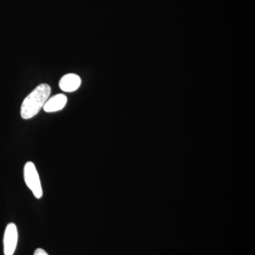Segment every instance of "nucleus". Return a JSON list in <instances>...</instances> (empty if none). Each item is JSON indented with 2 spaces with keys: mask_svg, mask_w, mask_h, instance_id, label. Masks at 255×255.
I'll return each instance as SVG.
<instances>
[{
  "mask_svg": "<svg viewBox=\"0 0 255 255\" xmlns=\"http://www.w3.org/2000/svg\"><path fill=\"white\" fill-rule=\"evenodd\" d=\"M51 92L48 85L42 84L23 100L21 108V116L23 119H30L36 115L44 107Z\"/></svg>",
  "mask_w": 255,
  "mask_h": 255,
  "instance_id": "1",
  "label": "nucleus"
},
{
  "mask_svg": "<svg viewBox=\"0 0 255 255\" xmlns=\"http://www.w3.org/2000/svg\"><path fill=\"white\" fill-rule=\"evenodd\" d=\"M33 255H49L48 253H46L44 250L41 249V248H38V249L36 250L34 252V254Z\"/></svg>",
  "mask_w": 255,
  "mask_h": 255,
  "instance_id": "6",
  "label": "nucleus"
},
{
  "mask_svg": "<svg viewBox=\"0 0 255 255\" xmlns=\"http://www.w3.org/2000/svg\"><path fill=\"white\" fill-rule=\"evenodd\" d=\"M23 178L28 189L33 193L36 199H41L43 196V189L39 174L34 163L27 162L23 167Z\"/></svg>",
  "mask_w": 255,
  "mask_h": 255,
  "instance_id": "2",
  "label": "nucleus"
},
{
  "mask_svg": "<svg viewBox=\"0 0 255 255\" xmlns=\"http://www.w3.org/2000/svg\"><path fill=\"white\" fill-rule=\"evenodd\" d=\"M18 242L17 228L14 223H9L5 230L4 253L5 255H13L16 251Z\"/></svg>",
  "mask_w": 255,
  "mask_h": 255,
  "instance_id": "3",
  "label": "nucleus"
},
{
  "mask_svg": "<svg viewBox=\"0 0 255 255\" xmlns=\"http://www.w3.org/2000/svg\"><path fill=\"white\" fill-rule=\"evenodd\" d=\"M66 96L60 94V95L53 96L49 100L47 101L43 107V110L48 113L58 112L63 110L66 105Z\"/></svg>",
  "mask_w": 255,
  "mask_h": 255,
  "instance_id": "5",
  "label": "nucleus"
},
{
  "mask_svg": "<svg viewBox=\"0 0 255 255\" xmlns=\"http://www.w3.org/2000/svg\"><path fill=\"white\" fill-rule=\"evenodd\" d=\"M81 79L75 74H68L61 78L59 87L64 92H72L78 90L81 85Z\"/></svg>",
  "mask_w": 255,
  "mask_h": 255,
  "instance_id": "4",
  "label": "nucleus"
}]
</instances>
